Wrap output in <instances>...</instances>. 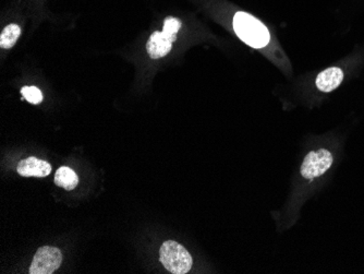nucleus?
<instances>
[{"label":"nucleus","instance_id":"nucleus-9","mask_svg":"<svg viewBox=\"0 0 364 274\" xmlns=\"http://www.w3.org/2000/svg\"><path fill=\"white\" fill-rule=\"evenodd\" d=\"M20 35H21V29H20L19 25H7L0 35V46H1V49H8L15 46Z\"/></svg>","mask_w":364,"mask_h":274},{"label":"nucleus","instance_id":"nucleus-4","mask_svg":"<svg viewBox=\"0 0 364 274\" xmlns=\"http://www.w3.org/2000/svg\"><path fill=\"white\" fill-rule=\"evenodd\" d=\"M333 161V154L326 149L311 151L302 163L301 175L306 180L320 178L331 168Z\"/></svg>","mask_w":364,"mask_h":274},{"label":"nucleus","instance_id":"nucleus-3","mask_svg":"<svg viewBox=\"0 0 364 274\" xmlns=\"http://www.w3.org/2000/svg\"><path fill=\"white\" fill-rule=\"evenodd\" d=\"M180 27L181 22L176 18L168 17L165 20L164 30L162 32H154L147 42V53L151 58H162L172 51V44L177 39Z\"/></svg>","mask_w":364,"mask_h":274},{"label":"nucleus","instance_id":"nucleus-5","mask_svg":"<svg viewBox=\"0 0 364 274\" xmlns=\"http://www.w3.org/2000/svg\"><path fill=\"white\" fill-rule=\"evenodd\" d=\"M61 262L63 254L58 248L44 246L34 256L29 272L31 274H51L61 267Z\"/></svg>","mask_w":364,"mask_h":274},{"label":"nucleus","instance_id":"nucleus-7","mask_svg":"<svg viewBox=\"0 0 364 274\" xmlns=\"http://www.w3.org/2000/svg\"><path fill=\"white\" fill-rule=\"evenodd\" d=\"M343 70L337 67L326 69L322 71L316 78V87L322 92H332L339 87L340 83L343 82Z\"/></svg>","mask_w":364,"mask_h":274},{"label":"nucleus","instance_id":"nucleus-2","mask_svg":"<svg viewBox=\"0 0 364 274\" xmlns=\"http://www.w3.org/2000/svg\"><path fill=\"white\" fill-rule=\"evenodd\" d=\"M159 260L167 271L174 274L188 273L193 265L188 250L174 240H167L161 246Z\"/></svg>","mask_w":364,"mask_h":274},{"label":"nucleus","instance_id":"nucleus-1","mask_svg":"<svg viewBox=\"0 0 364 274\" xmlns=\"http://www.w3.org/2000/svg\"><path fill=\"white\" fill-rule=\"evenodd\" d=\"M232 25L236 35L253 49H262L270 43V35L268 27L249 13H237Z\"/></svg>","mask_w":364,"mask_h":274},{"label":"nucleus","instance_id":"nucleus-8","mask_svg":"<svg viewBox=\"0 0 364 274\" xmlns=\"http://www.w3.org/2000/svg\"><path fill=\"white\" fill-rule=\"evenodd\" d=\"M54 182L58 187L70 192V190H73L77 187V184H79V178H77V173L71 170L70 168L61 166L56 172Z\"/></svg>","mask_w":364,"mask_h":274},{"label":"nucleus","instance_id":"nucleus-6","mask_svg":"<svg viewBox=\"0 0 364 274\" xmlns=\"http://www.w3.org/2000/svg\"><path fill=\"white\" fill-rule=\"evenodd\" d=\"M17 170L23 178H46L51 174V166L46 161L31 156L20 161Z\"/></svg>","mask_w":364,"mask_h":274},{"label":"nucleus","instance_id":"nucleus-10","mask_svg":"<svg viewBox=\"0 0 364 274\" xmlns=\"http://www.w3.org/2000/svg\"><path fill=\"white\" fill-rule=\"evenodd\" d=\"M21 94L23 95V99L31 104L37 105L43 101V94L39 89L35 87H22Z\"/></svg>","mask_w":364,"mask_h":274}]
</instances>
